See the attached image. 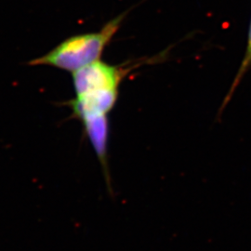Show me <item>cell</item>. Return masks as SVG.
<instances>
[{"mask_svg":"<svg viewBox=\"0 0 251 251\" xmlns=\"http://www.w3.org/2000/svg\"><path fill=\"white\" fill-rule=\"evenodd\" d=\"M129 10L111 20L98 32L71 36L45 55L29 62L74 73L100 61L105 48L117 34Z\"/></svg>","mask_w":251,"mask_h":251,"instance_id":"cell-2","label":"cell"},{"mask_svg":"<svg viewBox=\"0 0 251 251\" xmlns=\"http://www.w3.org/2000/svg\"><path fill=\"white\" fill-rule=\"evenodd\" d=\"M251 68V20L250 27H249V33H248V38H247V46H246V50L244 54V58H243L242 62L240 63V66L238 68V71L236 73L233 83L230 87V89L227 92V95L225 96L224 102L222 104L221 111H223L226 105L230 102L231 99L233 98V94L235 92V90H237L238 86L240 85L241 81H242L244 76L246 75V74L249 72V70Z\"/></svg>","mask_w":251,"mask_h":251,"instance_id":"cell-3","label":"cell"},{"mask_svg":"<svg viewBox=\"0 0 251 251\" xmlns=\"http://www.w3.org/2000/svg\"><path fill=\"white\" fill-rule=\"evenodd\" d=\"M141 64L112 65L100 60L73 73L75 97L67 105L84 129L109 126L108 115L117 104L120 84Z\"/></svg>","mask_w":251,"mask_h":251,"instance_id":"cell-1","label":"cell"}]
</instances>
